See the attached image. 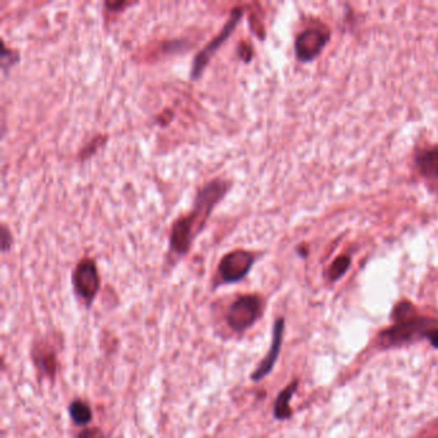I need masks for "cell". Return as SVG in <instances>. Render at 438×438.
<instances>
[{
    "instance_id": "obj_3",
    "label": "cell",
    "mask_w": 438,
    "mask_h": 438,
    "mask_svg": "<svg viewBox=\"0 0 438 438\" xmlns=\"http://www.w3.org/2000/svg\"><path fill=\"white\" fill-rule=\"evenodd\" d=\"M256 262V255L246 249H234L227 253L219 264V278L224 284L238 283L246 278L253 264Z\"/></svg>"
},
{
    "instance_id": "obj_13",
    "label": "cell",
    "mask_w": 438,
    "mask_h": 438,
    "mask_svg": "<svg viewBox=\"0 0 438 438\" xmlns=\"http://www.w3.org/2000/svg\"><path fill=\"white\" fill-rule=\"evenodd\" d=\"M349 257H339V259L336 260L334 264L330 268V271H329L330 279H338L339 277H342L345 274V271L349 268Z\"/></svg>"
},
{
    "instance_id": "obj_9",
    "label": "cell",
    "mask_w": 438,
    "mask_h": 438,
    "mask_svg": "<svg viewBox=\"0 0 438 438\" xmlns=\"http://www.w3.org/2000/svg\"><path fill=\"white\" fill-rule=\"evenodd\" d=\"M423 327H426L424 321H411L410 320V321H405V323H400L395 328L386 332L383 337L387 339L389 343L404 342V341H408L410 337H413L414 334H417L423 329Z\"/></svg>"
},
{
    "instance_id": "obj_10",
    "label": "cell",
    "mask_w": 438,
    "mask_h": 438,
    "mask_svg": "<svg viewBox=\"0 0 438 438\" xmlns=\"http://www.w3.org/2000/svg\"><path fill=\"white\" fill-rule=\"evenodd\" d=\"M296 389H297V382H293V383L289 384L287 389H283L279 393L278 398L275 401V406H274L275 418L279 419V420H283V419H288L290 417L292 411H290V408H289V401L293 396Z\"/></svg>"
},
{
    "instance_id": "obj_4",
    "label": "cell",
    "mask_w": 438,
    "mask_h": 438,
    "mask_svg": "<svg viewBox=\"0 0 438 438\" xmlns=\"http://www.w3.org/2000/svg\"><path fill=\"white\" fill-rule=\"evenodd\" d=\"M243 16V10L242 8H234L230 13L229 20L227 21V23L224 25V27L219 31V34L212 38L207 45H205L202 49L199 50L198 54L194 57L193 60V66L190 71V76L192 79H197L200 76V73L205 70V67L207 66L209 60L212 58V56L216 53V50L229 39L230 35L233 34V31L235 29V26L238 25Z\"/></svg>"
},
{
    "instance_id": "obj_2",
    "label": "cell",
    "mask_w": 438,
    "mask_h": 438,
    "mask_svg": "<svg viewBox=\"0 0 438 438\" xmlns=\"http://www.w3.org/2000/svg\"><path fill=\"white\" fill-rule=\"evenodd\" d=\"M262 311V302L256 295L239 296L227 312V321L234 332L243 333L251 328L260 318Z\"/></svg>"
},
{
    "instance_id": "obj_11",
    "label": "cell",
    "mask_w": 438,
    "mask_h": 438,
    "mask_svg": "<svg viewBox=\"0 0 438 438\" xmlns=\"http://www.w3.org/2000/svg\"><path fill=\"white\" fill-rule=\"evenodd\" d=\"M34 358L36 367L41 370L43 374L53 378L57 371V358L54 351L51 349H40V352H34Z\"/></svg>"
},
{
    "instance_id": "obj_14",
    "label": "cell",
    "mask_w": 438,
    "mask_h": 438,
    "mask_svg": "<svg viewBox=\"0 0 438 438\" xmlns=\"http://www.w3.org/2000/svg\"><path fill=\"white\" fill-rule=\"evenodd\" d=\"M413 315H414V309L408 302L401 303L397 309L395 310V318L397 319L400 323L410 321L411 318H413Z\"/></svg>"
},
{
    "instance_id": "obj_15",
    "label": "cell",
    "mask_w": 438,
    "mask_h": 438,
    "mask_svg": "<svg viewBox=\"0 0 438 438\" xmlns=\"http://www.w3.org/2000/svg\"><path fill=\"white\" fill-rule=\"evenodd\" d=\"M78 438H106V436H104L102 429L98 428V427H93V428L82 429Z\"/></svg>"
},
{
    "instance_id": "obj_16",
    "label": "cell",
    "mask_w": 438,
    "mask_h": 438,
    "mask_svg": "<svg viewBox=\"0 0 438 438\" xmlns=\"http://www.w3.org/2000/svg\"><path fill=\"white\" fill-rule=\"evenodd\" d=\"M0 242H1V249H3V252H5L7 249H10V244H12V235H10V231L5 225L1 227V238H0Z\"/></svg>"
},
{
    "instance_id": "obj_17",
    "label": "cell",
    "mask_w": 438,
    "mask_h": 438,
    "mask_svg": "<svg viewBox=\"0 0 438 438\" xmlns=\"http://www.w3.org/2000/svg\"><path fill=\"white\" fill-rule=\"evenodd\" d=\"M428 338L435 347H438V329L430 330L428 333Z\"/></svg>"
},
{
    "instance_id": "obj_8",
    "label": "cell",
    "mask_w": 438,
    "mask_h": 438,
    "mask_svg": "<svg viewBox=\"0 0 438 438\" xmlns=\"http://www.w3.org/2000/svg\"><path fill=\"white\" fill-rule=\"evenodd\" d=\"M415 163L419 172L423 176L428 179H436L438 178V148L419 152L415 157Z\"/></svg>"
},
{
    "instance_id": "obj_12",
    "label": "cell",
    "mask_w": 438,
    "mask_h": 438,
    "mask_svg": "<svg viewBox=\"0 0 438 438\" xmlns=\"http://www.w3.org/2000/svg\"><path fill=\"white\" fill-rule=\"evenodd\" d=\"M69 413L72 422L81 427L88 426L93 419V413L89 405L81 400H75L71 402Z\"/></svg>"
},
{
    "instance_id": "obj_1",
    "label": "cell",
    "mask_w": 438,
    "mask_h": 438,
    "mask_svg": "<svg viewBox=\"0 0 438 438\" xmlns=\"http://www.w3.org/2000/svg\"><path fill=\"white\" fill-rule=\"evenodd\" d=\"M227 180L214 179L199 189L193 209L188 215L176 220L170 231V252L181 257L189 252L193 240L205 229L211 212L230 189Z\"/></svg>"
},
{
    "instance_id": "obj_5",
    "label": "cell",
    "mask_w": 438,
    "mask_h": 438,
    "mask_svg": "<svg viewBox=\"0 0 438 438\" xmlns=\"http://www.w3.org/2000/svg\"><path fill=\"white\" fill-rule=\"evenodd\" d=\"M72 283L76 295L89 306L95 299L100 287V273L95 261L91 259L81 260L73 271Z\"/></svg>"
},
{
    "instance_id": "obj_6",
    "label": "cell",
    "mask_w": 438,
    "mask_h": 438,
    "mask_svg": "<svg viewBox=\"0 0 438 438\" xmlns=\"http://www.w3.org/2000/svg\"><path fill=\"white\" fill-rule=\"evenodd\" d=\"M328 38L329 34L318 29H309L301 32L295 44L297 57L305 62L315 58L325 45Z\"/></svg>"
},
{
    "instance_id": "obj_7",
    "label": "cell",
    "mask_w": 438,
    "mask_h": 438,
    "mask_svg": "<svg viewBox=\"0 0 438 438\" xmlns=\"http://www.w3.org/2000/svg\"><path fill=\"white\" fill-rule=\"evenodd\" d=\"M283 332H284V320L279 319V320L275 321V325H274L273 343H271L269 352H268L266 358L261 361L259 368L252 373V379L255 382H259L261 379L265 378L274 368L275 361H277V358L279 356V352H280V347H281Z\"/></svg>"
}]
</instances>
